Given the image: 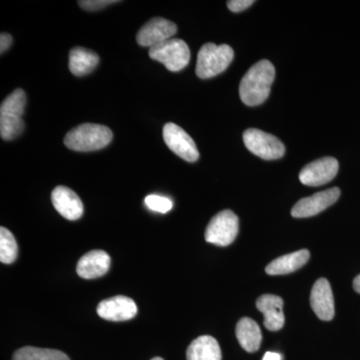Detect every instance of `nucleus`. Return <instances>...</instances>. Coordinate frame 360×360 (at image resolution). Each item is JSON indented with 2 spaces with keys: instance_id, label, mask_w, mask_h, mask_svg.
Returning <instances> with one entry per match:
<instances>
[{
  "instance_id": "obj_26",
  "label": "nucleus",
  "mask_w": 360,
  "mask_h": 360,
  "mask_svg": "<svg viewBox=\"0 0 360 360\" xmlns=\"http://www.w3.org/2000/svg\"><path fill=\"white\" fill-rule=\"evenodd\" d=\"M255 4L253 0H231L227 1V7L232 13H240Z\"/></svg>"
},
{
  "instance_id": "obj_10",
  "label": "nucleus",
  "mask_w": 360,
  "mask_h": 360,
  "mask_svg": "<svg viewBox=\"0 0 360 360\" xmlns=\"http://www.w3.org/2000/svg\"><path fill=\"white\" fill-rule=\"evenodd\" d=\"M338 161L333 158H322L302 168L300 180L307 186H321L331 181L338 172Z\"/></svg>"
},
{
  "instance_id": "obj_23",
  "label": "nucleus",
  "mask_w": 360,
  "mask_h": 360,
  "mask_svg": "<svg viewBox=\"0 0 360 360\" xmlns=\"http://www.w3.org/2000/svg\"><path fill=\"white\" fill-rule=\"evenodd\" d=\"M25 129L22 117L0 115V135L4 141H13L20 136Z\"/></svg>"
},
{
  "instance_id": "obj_27",
  "label": "nucleus",
  "mask_w": 360,
  "mask_h": 360,
  "mask_svg": "<svg viewBox=\"0 0 360 360\" xmlns=\"http://www.w3.org/2000/svg\"><path fill=\"white\" fill-rule=\"evenodd\" d=\"M13 39L8 33H1L0 35V52L4 53L13 44Z\"/></svg>"
},
{
  "instance_id": "obj_5",
  "label": "nucleus",
  "mask_w": 360,
  "mask_h": 360,
  "mask_svg": "<svg viewBox=\"0 0 360 360\" xmlns=\"http://www.w3.org/2000/svg\"><path fill=\"white\" fill-rule=\"evenodd\" d=\"M243 142L253 155L265 160H278L285 153L283 142L262 130L250 129L243 132Z\"/></svg>"
},
{
  "instance_id": "obj_21",
  "label": "nucleus",
  "mask_w": 360,
  "mask_h": 360,
  "mask_svg": "<svg viewBox=\"0 0 360 360\" xmlns=\"http://www.w3.org/2000/svg\"><path fill=\"white\" fill-rule=\"evenodd\" d=\"M26 94L25 90L18 89L2 101L0 106V115L18 116L21 117L25 113L26 106Z\"/></svg>"
},
{
  "instance_id": "obj_2",
  "label": "nucleus",
  "mask_w": 360,
  "mask_h": 360,
  "mask_svg": "<svg viewBox=\"0 0 360 360\" xmlns=\"http://www.w3.org/2000/svg\"><path fill=\"white\" fill-rule=\"evenodd\" d=\"M112 131L96 123H84L68 131L65 137L66 148L79 153L99 150L112 141Z\"/></svg>"
},
{
  "instance_id": "obj_3",
  "label": "nucleus",
  "mask_w": 360,
  "mask_h": 360,
  "mask_svg": "<svg viewBox=\"0 0 360 360\" xmlns=\"http://www.w3.org/2000/svg\"><path fill=\"white\" fill-rule=\"evenodd\" d=\"M234 58V51L229 45L205 44L198 56L195 72L198 77L208 79L224 72Z\"/></svg>"
},
{
  "instance_id": "obj_6",
  "label": "nucleus",
  "mask_w": 360,
  "mask_h": 360,
  "mask_svg": "<svg viewBox=\"0 0 360 360\" xmlns=\"http://www.w3.org/2000/svg\"><path fill=\"white\" fill-rule=\"evenodd\" d=\"M238 233V217L231 210L215 215L205 231V240L212 245L227 246L236 240Z\"/></svg>"
},
{
  "instance_id": "obj_25",
  "label": "nucleus",
  "mask_w": 360,
  "mask_h": 360,
  "mask_svg": "<svg viewBox=\"0 0 360 360\" xmlns=\"http://www.w3.org/2000/svg\"><path fill=\"white\" fill-rule=\"evenodd\" d=\"M116 0H84V1H78L82 8L87 11H101L104 7L110 6V4H116Z\"/></svg>"
},
{
  "instance_id": "obj_17",
  "label": "nucleus",
  "mask_w": 360,
  "mask_h": 360,
  "mask_svg": "<svg viewBox=\"0 0 360 360\" xmlns=\"http://www.w3.org/2000/svg\"><path fill=\"white\" fill-rule=\"evenodd\" d=\"M221 357L219 342L210 335L200 336L187 348V360H221Z\"/></svg>"
},
{
  "instance_id": "obj_4",
  "label": "nucleus",
  "mask_w": 360,
  "mask_h": 360,
  "mask_svg": "<svg viewBox=\"0 0 360 360\" xmlns=\"http://www.w3.org/2000/svg\"><path fill=\"white\" fill-rule=\"evenodd\" d=\"M149 56L162 63L169 71L177 72L186 68L191 60V51L186 41L179 39H168L149 49Z\"/></svg>"
},
{
  "instance_id": "obj_11",
  "label": "nucleus",
  "mask_w": 360,
  "mask_h": 360,
  "mask_svg": "<svg viewBox=\"0 0 360 360\" xmlns=\"http://www.w3.org/2000/svg\"><path fill=\"white\" fill-rule=\"evenodd\" d=\"M137 307L131 298L117 295L103 300L97 307V314L110 321H127L134 319Z\"/></svg>"
},
{
  "instance_id": "obj_19",
  "label": "nucleus",
  "mask_w": 360,
  "mask_h": 360,
  "mask_svg": "<svg viewBox=\"0 0 360 360\" xmlns=\"http://www.w3.org/2000/svg\"><path fill=\"white\" fill-rule=\"evenodd\" d=\"M99 63V56L96 52L75 47L70 52V70L75 77H84L96 70Z\"/></svg>"
},
{
  "instance_id": "obj_30",
  "label": "nucleus",
  "mask_w": 360,
  "mask_h": 360,
  "mask_svg": "<svg viewBox=\"0 0 360 360\" xmlns=\"http://www.w3.org/2000/svg\"><path fill=\"white\" fill-rule=\"evenodd\" d=\"M151 360H163V359H161V357H155V359H153Z\"/></svg>"
},
{
  "instance_id": "obj_22",
  "label": "nucleus",
  "mask_w": 360,
  "mask_h": 360,
  "mask_svg": "<svg viewBox=\"0 0 360 360\" xmlns=\"http://www.w3.org/2000/svg\"><path fill=\"white\" fill-rule=\"evenodd\" d=\"M18 255V246L11 233L6 227L0 229V262L4 264H11Z\"/></svg>"
},
{
  "instance_id": "obj_20",
  "label": "nucleus",
  "mask_w": 360,
  "mask_h": 360,
  "mask_svg": "<svg viewBox=\"0 0 360 360\" xmlns=\"http://www.w3.org/2000/svg\"><path fill=\"white\" fill-rule=\"evenodd\" d=\"M13 360H70L65 352L49 348L25 347L14 352Z\"/></svg>"
},
{
  "instance_id": "obj_1",
  "label": "nucleus",
  "mask_w": 360,
  "mask_h": 360,
  "mask_svg": "<svg viewBox=\"0 0 360 360\" xmlns=\"http://www.w3.org/2000/svg\"><path fill=\"white\" fill-rule=\"evenodd\" d=\"M276 77V68L266 59L258 61L245 73L239 85V96L248 106L264 103L269 96Z\"/></svg>"
},
{
  "instance_id": "obj_13",
  "label": "nucleus",
  "mask_w": 360,
  "mask_h": 360,
  "mask_svg": "<svg viewBox=\"0 0 360 360\" xmlns=\"http://www.w3.org/2000/svg\"><path fill=\"white\" fill-rule=\"evenodd\" d=\"M51 201L59 214L66 219L77 220L84 214V203L68 187H56L51 193Z\"/></svg>"
},
{
  "instance_id": "obj_14",
  "label": "nucleus",
  "mask_w": 360,
  "mask_h": 360,
  "mask_svg": "<svg viewBox=\"0 0 360 360\" xmlns=\"http://www.w3.org/2000/svg\"><path fill=\"white\" fill-rule=\"evenodd\" d=\"M257 309L264 315V326L269 331H278L283 328V300L279 296L264 295L257 302Z\"/></svg>"
},
{
  "instance_id": "obj_29",
  "label": "nucleus",
  "mask_w": 360,
  "mask_h": 360,
  "mask_svg": "<svg viewBox=\"0 0 360 360\" xmlns=\"http://www.w3.org/2000/svg\"><path fill=\"white\" fill-rule=\"evenodd\" d=\"M354 288L357 293L360 295V274L355 277L354 281Z\"/></svg>"
},
{
  "instance_id": "obj_28",
  "label": "nucleus",
  "mask_w": 360,
  "mask_h": 360,
  "mask_svg": "<svg viewBox=\"0 0 360 360\" xmlns=\"http://www.w3.org/2000/svg\"><path fill=\"white\" fill-rule=\"evenodd\" d=\"M262 360H281V355L276 352H266Z\"/></svg>"
},
{
  "instance_id": "obj_7",
  "label": "nucleus",
  "mask_w": 360,
  "mask_h": 360,
  "mask_svg": "<svg viewBox=\"0 0 360 360\" xmlns=\"http://www.w3.org/2000/svg\"><path fill=\"white\" fill-rule=\"evenodd\" d=\"M163 139L168 148L182 160L195 162L200 158L195 142L175 123L168 122L163 127Z\"/></svg>"
},
{
  "instance_id": "obj_18",
  "label": "nucleus",
  "mask_w": 360,
  "mask_h": 360,
  "mask_svg": "<svg viewBox=\"0 0 360 360\" xmlns=\"http://www.w3.org/2000/svg\"><path fill=\"white\" fill-rule=\"evenodd\" d=\"M236 338L241 347L248 352H255L262 345V335L259 326L250 319L243 317L236 326Z\"/></svg>"
},
{
  "instance_id": "obj_16",
  "label": "nucleus",
  "mask_w": 360,
  "mask_h": 360,
  "mask_svg": "<svg viewBox=\"0 0 360 360\" xmlns=\"http://www.w3.org/2000/svg\"><path fill=\"white\" fill-rule=\"evenodd\" d=\"M310 257L309 251L302 250L283 255L274 259L267 265L265 271L269 276H283L290 274L296 270L302 269L303 265L309 262Z\"/></svg>"
},
{
  "instance_id": "obj_8",
  "label": "nucleus",
  "mask_w": 360,
  "mask_h": 360,
  "mask_svg": "<svg viewBox=\"0 0 360 360\" xmlns=\"http://www.w3.org/2000/svg\"><path fill=\"white\" fill-rule=\"evenodd\" d=\"M340 196V189L338 187H333V188L315 193L309 198H302L293 206L291 215L295 219L314 217L326 210L329 206L335 205Z\"/></svg>"
},
{
  "instance_id": "obj_12",
  "label": "nucleus",
  "mask_w": 360,
  "mask_h": 360,
  "mask_svg": "<svg viewBox=\"0 0 360 360\" xmlns=\"http://www.w3.org/2000/svg\"><path fill=\"white\" fill-rule=\"evenodd\" d=\"M310 304L321 321H329L335 317V297L328 279L321 278L314 283L310 295Z\"/></svg>"
},
{
  "instance_id": "obj_9",
  "label": "nucleus",
  "mask_w": 360,
  "mask_h": 360,
  "mask_svg": "<svg viewBox=\"0 0 360 360\" xmlns=\"http://www.w3.org/2000/svg\"><path fill=\"white\" fill-rule=\"evenodd\" d=\"M176 32L177 26L172 21L162 18H151L137 32V44L151 49L172 39Z\"/></svg>"
},
{
  "instance_id": "obj_15",
  "label": "nucleus",
  "mask_w": 360,
  "mask_h": 360,
  "mask_svg": "<svg viewBox=\"0 0 360 360\" xmlns=\"http://www.w3.org/2000/svg\"><path fill=\"white\" fill-rule=\"evenodd\" d=\"M110 266V257L103 250H92L80 258L77 266L78 276L84 279L103 276Z\"/></svg>"
},
{
  "instance_id": "obj_24",
  "label": "nucleus",
  "mask_w": 360,
  "mask_h": 360,
  "mask_svg": "<svg viewBox=\"0 0 360 360\" xmlns=\"http://www.w3.org/2000/svg\"><path fill=\"white\" fill-rule=\"evenodd\" d=\"M146 205L151 212L167 213L174 207V203L165 196L158 195V194H150L144 200Z\"/></svg>"
}]
</instances>
